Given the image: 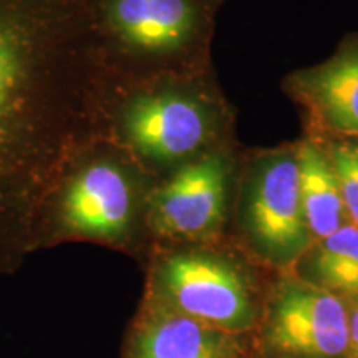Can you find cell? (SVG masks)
Instances as JSON below:
<instances>
[{"mask_svg":"<svg viewBox=\"0 0 358 358\" xmlns=\"http://www.w3.org/2000/svg\"><path fill=\"white\" fill-rule=\"evenodd\" d=\"M350 307V335H348L347 358H358V301L348 303Z\"/></svg>","mask_w":358,"mask_h":358,"instance_id":"5bb4252c","label":"cell"},{"mask_svg":"<svg viewBox=\"0 0 358 358\" xmlns=\"http://www.w3.org/2000/svg\"><path fill=\"white\" fill-rule=\"evenodd\" d=\"M122 358H252V334L227 332L145 297Z\"/></svg>","mask_w":358,"mask_h":358,"instance_id":"9c48e42d","label":"cell"},{"mask_svg":"<svg viewBox=\"0 0 358 358\" xmlns=\"http://www.w3.org/2000/svg\"><path fill=\"white\" fill-rule=\"evenodd\" d=\"M287 90L306 108L312 136L358 138V37L324 64L290 75Z\"/></svg>","mask_w":358,"mask_h":358,"instance_id":"30bf717a","label":"cell"},{"mask_svg":"<svg viewBox=\"0 0 358 358\" xmlns=\"http://www.w3.org/2000/svg\"><path fill=\"white\" fill-rule=\"evenodd\" d=\"M234 243L272 274L289 272L313 244L302 209L299 146L250 151L239 163Z\"/></svg>","mask_w":358,"mask_h":358,"instance_id":"3957f363","label":"cell"},{"mask_svg":"<svg viewBox=\"0 0 358 358\" xmlns=\"http://www.w3.org/2000/svg\"><path fill=\"white\" fill-rule=\"evenodd\" d=\"M313 138L325 146L332 159L348 221L358 227V138Z\"/></svg>","mask_w":358,"mask_h":358,"instance_id":"4fadbf2b","label":"cell"},{"mask_svg":"<svg viewBox=\"0 0 358 358\" xmlns=\"http://www.w3.org/2000/svg\"><path fill=\"white\" fill-rule=\"evenodd\" d=\"M224 0H100L115 52L118 48L156 77L199 69Z\"/></svg>","mask_w":358,"mask_h":358,"instance_id":"5b68a950","label":"cell"},{"mask_svg":"<svg viewBox=\"0 0 358 358\" xmlns=\"http://www.w3.org/2000/svg\"><path fill=\"white\" fill-rule=\"evenodd\" d=\"M292 272L348 303L357 302L358 227L347 224L332 236L315 241Z\"/></svg>","mask_w":358,"mask_h":358,"instance_id":"7c38bea8","label":"cell"},{"mask_svg":"<svg viewBox=\"0 0 358 358\" xmlns=\"http://www.w3.org/2000/svg\"><path fill=\"white\" fill-rule=\"evenodd\" d=\"M115 55L100 0H0V277L52 243L108 124Z\"/></svg>","mask_w":358,"mask_h":358,"instance_id":"6da1fadb","label":"cell"},{"mask_svg":"<svg viewBox=\"0 0 358 358\" xmlns=\"http://www.w3.org/2000/svg\"><path fill=\"white\" fill-rule=\"evenodd\" d=\"M348 302L295 272L272 275L252 358H347Z\"/></svg>","mask_w":358,"mask_h":358,"instance_id":"8992f818","label":"cell"},{"mask_svg":"<svg viewBox=\"0 0 358 358\" xmlns=\"http://www.w3.org/2000/svg\"><path fill=\"white\" fill-rule=\"evenodd\" d=\"M272 275L234 241L174 243L153 257L145 297L227 332L252 334Z\"/></svg>","mask_w":358,"mask_h":358,"instance_id":"7a4b0ae2","label":"cell"},{"mask_svg":"<svg viewBox=\"0 0 358 358\" xmlns=\"http://www.w3.org/2000/svg\"><path fill=\"white\" fill-rule=\"evenodd\" d=\"M239 158L217 148L179 166L148 199L146 226L166 244L221 241L232 221Z\"/></svg>","mask_w":358,"mask_h":358,"instance_id":"52a82bcc","label":"cell"},{"mask_svg":"<svg viewBox=\"0 0 358 358\" xmlns=\"http://www.w3.org/2000/svg\"><path fill=\"white\" fill-rule=\"evenodd\" d=\"M297 146L302 209L315 243L332 236L350 221L343 204L337 173L325 146L313 136L299 141Z\"/></svg>","mask_w":358,"mask_h":358,"instance_id":"8fae6325","label":"cell"},{"mask_svg":"<svg viewBox=\"0 0 358 358\" xmlns=\"http://www.w3.org/2000/svg\"><path fill=\"white\" fill-rule=\"evenodd\" d=\"M231 122L226 101L189 83V75L164 77L129 98L122 111L129 148L156 166H182L227 146Z\"/></svg>","mask_w":358,"mask_h":358,"instance_id":"277c9868","label":"cell"},{"mask_svg":"<svg viewBox=\"0 0 358 358\" xmlns=\"http://www.w3.org/2000/svg\"><path fill=\"white\" fill-rule=\"evenodd\" d=\"M138 189L127 169L98 159L77 169L58 203L53 234L124 245L138 224Z\"/></svg>","mask_w":358,"mask_h":358,"instance_id":"ba28073f","label":"cell"}]
</instances>
